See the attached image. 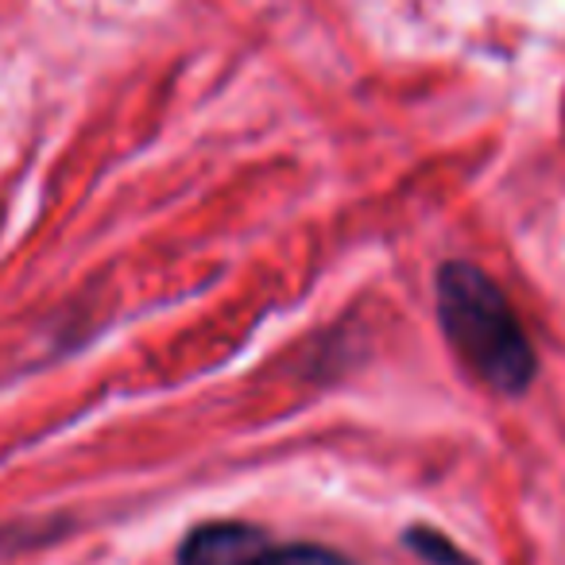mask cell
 Returning a JSON list of instances; mask_svg holds the SVG:
<instances>
[{"label": "cell", "mask_w": 565, "mask_h": 565, "mask_svg": "<svg viewBox=\"0 0 565 565\" xmlns=\"http://www.w3.org/2000/svg\"><path fill=\"white\" fill-rule=\"evenodd\" d=\"M438 318L472 372L495 392L519 395L534 380V349L511 302L480 267L454 259L438 271Z\"/></svg>", "instance_id": "6da1fadb"}, {"label": "cell", "mask_w": 565, "mask_h": 565, "mask_svg": "<svg viewBox=\"0 0 565 565\" xmlns=\"http://www.w3.org/2000/svg\"><path fill=\"white\" fill-rule=\"evenodd\" d=\"M267 539L244 523H205L194 526L179 550V565H244Z\"/></svg>", "instance_id": "7a4b0ae2"}, {"label": "cell", "mask_w": 565, "mask_h": 565, "mask_svg": "<svg viewBox=\"0 0 565 565\" xmlns=\"http://www.w3.org/2000/svg\"><path fill=\"white\" fill-rule=\"evenodd\" d=\"M244 565H353V562L330 546H315V542H291V546H271L267 542Z\"/></svg>", "instance_id": "3957f363"}, {"label": "cell", "mask_w": 565, "mask_h": 565, "mask_svg": "<svg viewBox=\"0 0 565 565\" xmlns=\"http://www.w3.org/2000/svg\"><path fill=\"white\" fill-rule=\"evenodd\" d=\"M407 546L411 550H418L423 557H430L434 565H472L465 554H457L454 546H449L441 534H434V531H426V526H411L407 531Z\"/></svg>", "instance_id": "277c9868"}]
</instances>
